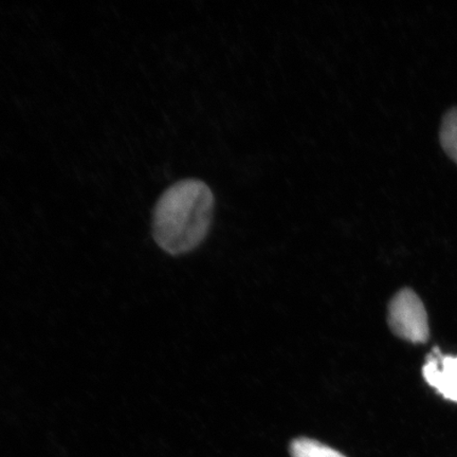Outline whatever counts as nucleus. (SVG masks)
Wrapping results in <instances>:
<instances>
[{"label":"nucleus","instance_id":"nucleus-1","mask_svg":"<svg viewBox=\"0 0 457 457\" xmlns=\"http://www.w3.org/2000/svg\"><path fill=\"white\" fill-rule=\"evenodd\" d=\"M215 198L205 182L184 179L165 190L154 209L153 237L164 253L181 255L198 247L212 224Z\"/></svg>","mask_w":457,"mask_h":457},{"label":"nucleus","instance_id":"nucleus-2","mask_svg":"<svg viewBox=\"0 0 457 457\" xmlns=\"http://www.w3.org/2000/svg\"><path fill=\"white\" fill-rule=\"evenodd\" d=\"M387 322L393 334L405 341L422 345L430 338L426 307L411 288H403L394 295L388 305Z\"/></svg>","mask_w":457,"mask_h":457},{"label":"nucleus","instance_id":"nucleus-3","mask_svg":"<svg viewBox=\"0 0 457 457\" xmlns=\"http://www.w3.org/2000/svg\"><path fill=\"white\" fill-rule=\"evenodd\" d=\"M422 376L445 399L457 403V356L443 355L434 348L426 359Z\"/></svg>","mask_w":457,"mask_h":457},{"label":"nucleus","instance_id":"nucleus-4","mask_svg":"<svg viewBox=\"0 0 457 457\" xmlns=\"http://www.w3.org/2000/svg\"><path fill=\"white\" fill-rule=\"evenodd\" d=\"M289 453L291 457H346L328 445L316 439L300 437L291 442Z\"/></svg>","mask_w":457,"mask_h":457},{"label":"nucleus","instance_id":"nucleus-5","mask_svg":"<svg viewBox=\"0 0 457 457\" xmlns=\"http://www.w3.org/2000/svg\"><path fill=\"white\" fill-rule=\"evenodd\" d=\"M439 141L445 153L457 164V107L445 113Z\"/></svg>","mask_w":457,"mask_h":457}]
</instances>
